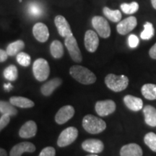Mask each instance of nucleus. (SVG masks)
<instances>
[{"label": "nucleus", "mask_w": 156, "mask_h": 156, "mask_svg": "<svg viewBox=\"0 0 156 156\" xmlns=\"http://www.w3.org/2000/svg\"><path fill=\"white\" fill-rule=\"evenodd\" d=\"M69 74L75 80L83 85H90L96 81L95 74L83 66H73L69 69Z\"/></svg>", "instance_id": "obj_1"}, {"label": "nucleus", "mask_w": 156, "mask_h": 156, "mask_svg": "<svg viewBox=\"0 0 156 156\" xmlns=\"http://www.w3.org/2000/svg\"><path fill=\"white\" fill-rule=\"evenodd\" d=\"M83 126L88 133L99 134L106 129V124L98 117L88 114L83 118Z\"/></svg>", "instance_id": "obj_2"}, {"label": "nucleus", "mask_w": 156, "mask_h": 156, "mask_svg": "<svg viewBox=\"0 0 156 156\" xmlns=\"http://www.w3.org/2000/svg\"><path fill=\"white\" fill-rule=\"evenodd\" d=\"M105 83L109 89L118 93L125 90L129 85V79L126 75L108 74L105 78Z\"/></svg>", "instance_id": "obj_3"}, {"label": "nucleus", "mask_w": 156, "mask_h": 156, "mask_svg": "<svg viewBox=\"0 0 156 156\" xmlns=\"http://www.w3.org/2000/svg\"><path fill=\"white\" fill-rule=\"evenodd\" d=\"M33 73L37 80L45 81L50 74L49 64L46 59L40 58L36 59L33 64Z\"/></svg>", "instance_id": "obj_4"}, {"label": "nucleus", "mask_w": 156, "mask_h": 156, "mask_svg": "<svg viewBox=\"0 0 156 156\" xmlns=\"http://www.w3.org/2000/svg\"><path fill=\"white\" fill-rule=\"evenodd\" d=\"M92 25L101 38H107L111 35V28L108 21L103 17L95 16L92 19Z\"/></svg>", "instance_id": "obj_5"}, {"label": "nucleus", "mask_w": 156, "mask_h": 156, "mask_svg": "<svg viewBox=\"0 0 156 156\" xmlns=\"http://www.w3.org/2000/svg\"><path fill=\"white\" fill-rule=\"evenodd\" d=\"M78 136V130L74 126H69L62 132L57 140L58 147H64L71 145Z\"/></svg>", "instance_id": "obj_6"}, {"label": "nucleus", "mask_w": 156, "mask_h": 156, "mask_svg": "<svg viewBox=\"0 0 156 156\" xmlns=\"http://www.w3.org/2000/svg\"><path fill=\"white\" fill-rule=\"evenodd\" d=\"M64 44H65L66 47L69 51L72 59L75 62H81L83 60L81 51L80 50L79 46H78L77 40L73 35H71V36L65 38Z\"/></svg>", "instance_id": "obj_7"}, {"label": "nucleus", "mask_w": 156, "mask_h": 156, "mask_svg": "<svg viewBox=\"0 0 156 156\" xmlns=\"http://www.w3.org/2000/svg\"><path fill=\"white\" fill-rule=\"evenodd\" d=\"M116 103L112 100L98 101L95 103V112L99 116H106L112 114L116 111Z\"/></svg>", "instance_id": "obj_8"}, {"label": "nucleus", "mask_w": 156, "mask_h": 156, "mask_svg": "<svg viewBox=\"0 0 156 156\" xmlns=\"http://www.w3.org/2000/svg\"><path fill=\"white\" fill-rule=\"evenodd\" d=\"M136 25H137V20L136 17L130 16L118 23L116 26L117 32L120 35H126L133 30Z\"/></svg>", "instance_id": "obj_9"}, {"label": "nucleus", "mask_w": 156, "mask_h": 156, "mask_svg": "<svg viewBox=\"0 0 156 156\" xmlns=\"http://www.w3.org/2000/svg\"><path fill=\"white\" fill-rule=\"evenodd\" d=\"M85 46L87 51L90 53H94L97 50L99 45V38L98 34L95 31L88 30L85 34Z\"/></svg>", "instance_id": "obj_10"}, {"label": "nucleus", "mask_w": 156, "mask_h": 156, "mask_svg": "<svg viewBox=\"0 0 156 156\" xmlns=\"http://www.w3.org/2000/svg\"><path fill=\"white\" fill-rule=\"evenodd\" d=\"M54 23L57 28L58 34L62 37L67 38L73 34L70 25L65 17L62 15H57L54 19Z\"/></svg>", "instance_id": "obj_11"}, {"label": "nucleus", "mask_w": 156, "mask_h": 156, "mask_svg": "<svg viewBox=\"0 0 156 156\" xmlns=\"http://www.w3.org/2000/svg\"><path fill=\"white\" fill-rule=\"evenodd\" d=\"M75 115V108L73 106H64L62 107L55 116V121L58 124H63L68 122Z\"/></svg>", "instance_id": "obj_12"}, {"label": "nucleus", "mask_w": 156, "mask_h": 156, "mask_svg": "<svg viewBox=\"0 0 156 156\" xmlns=\"http://www.w3.org/2000/svg\"><path fill=\"white\" fill-rule=\"evenodd\" d=\"M82 147L85 151L92 154L100 153L104 149L103 142L97 139H88L84 141L82 144Z\"/></svg>", "instance_id": "obj_13"}, {"label": "nucleus", "mask_w": 156, "mask_h": 156, "mask_svg": "<svg viewBox=\"0 0 156 156\" xmlns=\"http://www.w3.org/2000/svg\"><path fill=\"white\" fill-rule=\"evenodd\" d=\"M33 34L39 42H46L49 37V31L46 25L43 23H37L33 28Z\"/></svg>", "instance_id": "obj_14"}, {"label": "nucleus", "mask_w": 156, "mask_h": 156, "mask_svg": "<svg viewBox=\"0 0 156 156\" xmlns=\"http://www.w3.org/2000/svg\"><path fill=\"white\" fill-rule=\"evenodd\" d=\"M35 151H36V147L31 142H20L12 148L10 156H21L24 153H33Z\"/></svg>", "instance_id": "obj_15"}, {"label": "nucleus", "mask_w": 156, "mask_h": 156, "mask_svg": "<svg viewBox=\"0 0 156 156\" xmlns=\"http://www.w3.org/2000/svg\"><path fill=\"white\" fill-rule=\"evenodd\" d=\"M37 125L34 121H28L22 126L19 131V135L22 138H31L36 134Z\"/></svg>", "instance_id": "obj_16"}, {"label": "nucleus", "mask_w": 156, "mask_h": 156, "mask_svg": "<svg viewBox=\"0 0 156 156\" xmlns=\"http://www.w3.org/2000/svg\"><path fill=\"white\" fill-rule=\"evenodd\" d=\"M124 103L125 106L132 112H139L143 108V101L142 99L131 95L124 96Z\"/></svg>", "instance_id": "obj_17"}, {"label": "nucleus", "mask_w": 156, "mask_h": 156, "mask_svg": "<svg viewBox=\"0 0 156 156\" xmlns=\"http://www.w3.org/2000/svg\"><path fill=\"white\" fill-rule=\"evenodd\" d=\"M62 80L61 78H54L42 85L41 88V93L45 96H49L57 87L62 85Z\"/></svg>", "instance_id": "obj_18"}, {"label": "nucleus", "mask_w": 156, "mask_h": 156, "mask_svg": "<svg viewBox=\"0 0 156 156\" xmlns=\"http://www.w3.org/2000/svg\"><path fill=\"white\" fill-rule=\"evenodd\" d=\"M121 156H142V150L136 143H130L121 148Z\"/></svg>", "instance_id": "obj_19"}, {"label": "nucleus", "mask_w": 156, "mask_h": 156, "mask_svg": "<svg viewBox=\"0 0 156 156\" xmlns=\"http://www.w3.org/2000/svg\"><path fill=\"white\" fill-rule=\"evenodd\" d=\"M9 103L12 104L13 106L20 107L23 108H32L35 106L34 101H32L30 99L27 98L25 97H20V96H13L9 98Z\"/></svg>", "instance_id": "obj_20"}, {"label": "nucleus", "mask_w": 156, "mask_h": 156, "mask_svg": "<svg viewBox=\"0 0 156 156\" xmlns=\"http://www.w3.org/2000/svg\"><path fill=\"white\" fill-rule=\"evenodd\" d=\"M143 114L146 124L153 127L156 126V109L153 106L147 105L143 108Z\"/></svg>", "instance_id": "obj_21"}, {"label": "nucleus", "mask_w": 156, "mask_h": 156, "mask_svg": "<svg viewBox=\"0 0 156 156\" xmlns=\"http://www.w3.org/2000/svg\"><path fill=\"white\" fill-rule=\"evenodd\" d=\"M141 93L145 98L147 100L156 99V85L155 84H145L142 87Z\"/></svg>", "instance_id": "obj_22"}, {"label": "nucleus", "mask_w": 156, "mask_h": 156, "mask_svg": "<svg viewBox=\"0 0 156 156\" xmlns=\"http://www.w3.org/2000/svg\"><path fill=\"white\" fill-rule=\"evenodd\" d=\"M24 47H25L24 42L21 40H18L13 43H11L10 44H9V46H7L6 51H7L8 56H13L17 55V54H19L20 51L21 50H23V48H24Z\"/></svg>", "instance_id": "obj_23"}, {"label": "nucleus", "mask_w": 156, "mask_h": 156, "mask_svg": "<svg viewBox=\"0 0 156 156\" xmlns=\"http://www.w3.org/2000/svg\"><path fill=\"white\" fill-rule=\"evenodd\" d=\"M103 12L109 20L114 23L120 22L122 19V13L119 9H111L108 7H104L103 9Z\"/></svg>", "instance_id": "obj_24"}, {"label": "nucleus", "mask_w": 156, "mask_h": 156, "mask_svg": "<svg viewBox=\"0 0 156 156\" xmlns=\"http://www.w3.org/2000/svg\"><path fill=\"white\" fill-rule=\"evenodd\" d=\"M50 51L52 56L55 58H60L64 55L63 45L59 41L55 40L51 43L50 46Z\"/></svg>", "instance_id": "obj_25"}, {"label": "nucleus", "mask_w": 156, "mask_h": 156, "mask_svg": "<svg viewBox=\"0 0 156 156\" xmlns=\"http://www.w3.org/2000/svg\"><path fill=\"white\" fill-rule=\"evenodd\" d=\"M0 112L2 114L10 116H15L17 114V109L10 103L7 101H0Z\"/></svg>", "instance_id": "obj_26"}, {"label": "nucleus", "mask_w": 156, "mask_h": 156, "mask_svg": "<svg viewBox=\"0 0 156 156\" xmlns=\"http://www.w3.org/2000/svg\"><path fill=\"white\" fill-rule=\"evenodd\" d=\"M154 34H155V30L153 24L150 22H147L144 25V30L140 34V38L142 40H149L153 38Z\"/></svg>", "instance_id": "obj_27"}, {"label": "nucleus", "mask_w": 156, "mask_h": 156, "mask_svg": "<svg viewBox=\"0 0 156 156\" xmlns=\"http://www.w3.org/2000/svg\"><path fill=\"white\" fill-rule=\"evenodd\" d=\"M18 73H17V69L15 65H9L6 69L4 70V77H5L7 80L15 81L17 79Z\"/></svg>", "instance_id": "obj_28"}, {"label": "nucleus", "mask_w": 156, "mask_h": 156, "mask_svg": "<svg viewBox=\"0 0 156 156\" xmlns=\"http://www.w3.org/2000/svg\"><path fill=\"white\" fill-rule=\"evenodd\" d=\"M122 10L125 14L132 15L136 12L139 9V4L136 2H133L132 3H122L120 6Z\"/></svg>", "instance_id": "obj_29"}, {"label": "nucleus", "mask_w": 156, "mask_h": 156, "mask_svg": "<svg viewBox=\"0 0 156 156\" xmlns=\"http://www.w3.org/2000/svg\"><path fill=\"white\" fill-rule=\"evenodd\" d=\"M28 12L30 16L34 17H38L42 15L43 8L41 5L36 2L30 3L28 7Z\"/></svg>", "instance_id": "obj_30"}, {"label": "nucleus", "mask_w": 156, "mask_h": 156, "mask_svg": "<svg viewBox=\"0 0 156 156\" xmlns=\"http://www.w3.org/2000/svg\"><path fill=\"white\" fill-rule=\"evenodd\" d=\"M144 142L151 151L156 152V134L155 133H147L144 137Z\"/></svg>", "instance_id": "obj_31"}, {"label": "nucleus", "mask_w": 156, "mask_h": 156, "mask_svg": "<svg viewBox=\"0 0 156 156\" xmlns=\"http://www.w3.org/2000/svg\"><path fill=\"white\" fill-rule=\"evenodd\" d=\"M17 61L19 64L23 67H28L30 65L31 58L30 55L25 52H20L19 54H17Z\"/></svg>", "instance_id": "obj_32"}, {"label": "nucleus", "mask_w": 156, "mask_h": 156, "mask_svg": "<svg viewBox=\"0 0 156 156\" xmlns=\"http://www.w3.org/2000/svg\"><path fill=\"white\" fill-rule=\"evenodd\" d=\"M128 44L130 48H136L140 44L138 37L134 34H131L128 38Z\"/></svg>", "instance_id": "obj_33"}, {"label": "nucleus", "mask_w": 156, "mask_h": 156, "mask_svg": "<svg viewBox=\"0 0 156 156\" xmlns=\"http://www.w3.org/2000/svg\"><path fill=\"white\" fill-rule=\"evenodd\" d=\"M56 151L52 147H46L42 150L38 156H55Z\"/></svg>", "instance_id": "obj_34"}, {"label": "nucleus", "mask_w": 156, "mask_h": 156, "mask_svg": "<svg viewBox=\"0 0 156 156\" xmlns=\"http://www.w3.org/2000/svg\"><path fill=\"white\" fill-rule=\"evenodd\" d=\"M9 121H10V116L9 115L2 114L1 119H0V132L4 128L7 126L9 124Z\"/></svg>", "instance_id": "obj_35"}, {"label": "nucleus", "mask_w": 156, "mask_h": 156, "mask_svg": "<svg viewBox=\"0 0 156 156\" xmlns=\"http://www.w3.org/2000/svg\"><path fill=\"white\" fill-rule=\"evenodd\" d=\"M8 58V54H7L6 51L0 49V62H4Z\"/></svg>", "instance_id": "obj_36"}, {"label": "nucleus", "mask_w": 156, "mask_h": 156, "mask_svg": "<svg viewBox=\"0 0 156 156\" xmlns=\"http://www.w3.org/2000/svg\"><path fill=\"white\" fill-rule=\"evenodd\" d=\"M149 55L152 58L156 59V43L152 46L149 51Z\"/></svg>", "instance_id": "obj_37"}, {"label": "nucleus", "mask_w": 156, "mask_h": 156, "mask_svg": "<svg viewBox=\"0 0 156 156\" xmlns=\"http://www.w3.org/2000/svg\"><path fill=\"white\" fill-rule=\"evenodd\" d=\"M12 85L10 83H7L5 85V89L7 91H9L10 90H12Z\"/></svg>", "instance_id": "obj_38"}, {"label": "nucleus", "mask_w": 156, "mask_h": 156, "mask_svg": "<svg viewBox=\"0 0 156 156\" xmlns=\"http://www.w3.org/2000/svg\"><path fill=\"white\" fill-rule=\"evenodd\" d=\"M0 156H7V152L3 148H0Z\"/></svg>", "instance_id": "obj_39"}, {"label": "nucleus", "mask_w": 156, "mask_h": 156, "mask_svg": "<svg viewBox=\"0 0 156 156\" xmlns=\"http://www.w3.org/2000/svg\"><path fill=\"white\" fill-rule=\"evenodd\" d=\"M151 3H152V5H153V8L156 9V0H151Z\"/></svg>", "instance_id": "obj_40"}, {"label": "nucleus", "mask_w": 156, "mask_h": 156, "mask_svg": "<svg viewBox=\"0 0 156 156\" xmlns=\"http://www.w3.org/2000/svg\"><path fill=\"white\" fill-rule=\"evenodd\" d=\"M86 156H98V155H94V154H91V155H86Z\"/></svg>", "instance_id": "obj_41"}]
</instances>
